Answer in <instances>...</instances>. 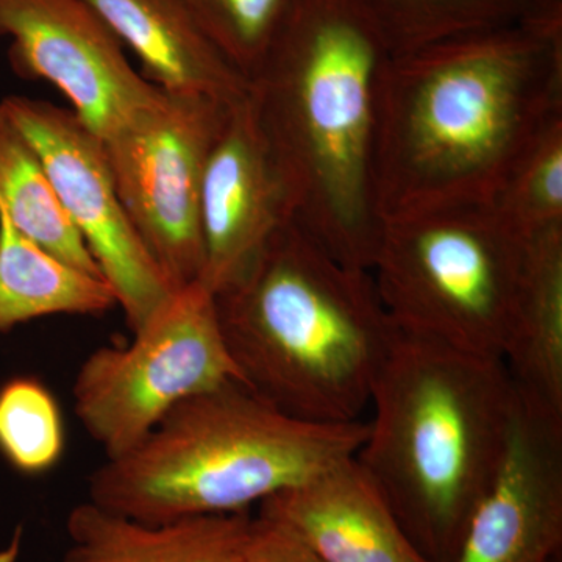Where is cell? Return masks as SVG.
Returning <instances> with one entry per match:
<instances>
[{
	"mask_svg": "<svg viewBox=\"0 0 562 562\" xmlns=\"http://www.w3.org/2000/svg\"><path fill=\"white\" fill-rule=\"evenodd\" d=\"M562 116V10L392 54L376 92L380 224L491 203Z\"/></svg>",
	"mask_w": 562,
	"mask_h": 562,
	"instance_id": "cell-1",
	"label": "cell"
},
{
	"mask_svg": "<svg viewBox=\"0 0 562 562\" xmlns=\"http://www.w3.org/2000/svg\"><path fill=\"white\" fill-rule=\"evenodd\" d=\"M392 55L366 0H299L247 94L294 220L336 260L371 272L376 92Z\"/></svg>",
	"mask_w": 562,
	"mask_h": 562,
	"instance_id": "cell-2",
	"label": "cell"
},
{
	"mask_svg": "<svg viewBox=\"0 0 562 562\" xmlns=\"http://www.w3.org/2000/svg\"><path fill=\"white\" fill-rule=\"evenodd\" d=\"M214 303L244 386L299 419L361 420L398 335L371 272L292 217Z\"/></svg>",
	"mask_w": 562,
	"mask_h": 562,
	"instance_id": "cell-3",
	"label": "cell"
},
{
	"mask_svg": "<svg viewBox=\"0 0 562 562\" xmlns=\"http://www.w3.org/2000/svg\"><path fill=\"white\" fill-rule=\"evenodd\" d=\"M355 460L428 562H452L519 409L505 364L398 330Z\"/></svg>",
	"mask_w": 562,
	"mask_h": 562,
	"instance_id": "cell-4",
	"label": "cell"
},
{
	"mask_svg": "<svg viewBox=\"0 0 562 562\" xmlns=\"http://www.w3.org/2000/svg\"><path fill=\"white\" fill-rule=\"evenodd\" d=\"M368 422L290 416L241 383L192 395L88 480V501L161 525L246 513L277 492L355 457Z\"/></svg>",
	"mask_w": 562,
	"mask_h": 562,
	"instance_id": "cell-5",
	"label": "cell"
},
{
	"mask_svg": "<svg viewBox=\"0 0 562 562\" xmlns=\"http://www.w3.org/2000/svg\"><path fill=\"white\" fill-rule=\"evenodd\" d=\"M530 255L492 203H472L383 221L371 276L398 330L503 361Z\"/></svg>",
	"mask_w": 562,
	"mask_h": 562,
	"instance_id": "cell-6",
	"label": "cell"
},
{
	"mask_svg": "<svg viewBox=\"0 0 562 562\" xmlns=\"http://www.w3.org/2000/svg\"><path fill=\"white\" fill-rule=\"evenodd\" d=\"M241 383L213 292L201 281L177 288L133 330L125 347H101L81 362L74 413L106 460L143 441L179 403Z\"/></svg>",
	"mask_w": 562,
	"mask_h": 562,
	"instance_id": "cell-7",
	"label": "cell"
},
{
	"mask_svg": "<svg viewBox=\"0 0 562 562\" xmlns=\"http://www.w3.org/2000/svg\"><path fill=\"white\" fill-rule=\"evenodd\" d=\"M231 105L158 88L101 139L122 205L172 290L201 280L203 171Z\"/></svg>",
	"mask_w": 562,
	"mask_h": 562,
	"instance_id": "cell-8",
	"label": "cell"
},
{
	"mask_svg": "<svg viewBox=\"0 0 562 562\" xmlns=\"http://www.w3.org/2000/svg\"><path fill=\"white\" fill-rule=\"evenodd\" d=\"M0 111L38 155L128 328L136 330L173 290L122 205L101 138L72 110L38 99L13 95L0 102Z\"/></svg>",
	"mask_w": 562,
	"mask_h": 562,
	"instance_id": "cell-9",
	"label": "cell"
},
{
	"mask_svg": "<svg viewBox=\"0 0 562 562\" xmlns=\"http://www.w3.org/2000/svg\"><path fill=\"white\" fill-rule=\"evenodd\" d=\"M0 36L14 70L55 85L101 139L158 90L87 0H0Z\"/></svg>",
	"mask_w": 562,
	"mask_h": 562,
	"instance_id": "cell-10",
	"label": "cell"
},
{
	"mask_svg": "<svg viewBox=\"0 0 562 562\" xmlns=\"http://www.w3.org/2000/svg\"><path fill=\"white\" fill-rule=\"evenodd\" d=\"M292 217L290 191L246 92L232 103L206 158L199 281L213 294L224 290Z\"/></svg>",
	"mask_w": 562,
	"mask_h": 562,
	"instance_id": "cell-11",
	"label": "cell"
},
{
	"mask_svg": "<svg viewBox=\"0 0 562 562\" xmlns=\"http://www.w3.org/2000/svg\"><path fill=\"white\" fill-rule=\"evenodd\" d=\"M562 554V420L519 401L508 449L452 562H553Z\"/></svg>",
	"mask_w": 562,
	"mask_h": 562,
	"instance_id": "cell-12",
	"label": "cell"
},
{
	"mask_svg": "<svg viewBox=\"0 0 562 562\" xmlns=\"http://www.w3.org/2000/svg\"><path fill=\"white\" fill-rule=\"evenodd\" d=\"M327 562H428L355 457L260 503Z\"/></svg>",
	"mask_w": 562,
	"mask_h": 562,
	"instance_id": "cell-13",
	"label": "cell"
},
{
	"mask_svg": "<svg viewBox=\"0 0 562 562\" xmlns=\"http://www.w3.org/2000/svg\"><path fill=\"white\" fill-rule=\"evenodd\" d=\"M161 90L233 103L247 80L211 43L187 0H87Z\"/></svg>",
	"mask_w": 562,
	"mask_h": 562,
	"instance_id": "cell-14",
	"label": "cell"
},
{
	"mask_svg": "<svg viewBox=\"0 0 562 562\" xmlns=\"http://www.w3.org/2000/svg\"><path fill=\"white\" fill-rule=\"evenodd\" d=\"M251 524L246 512L150 525L87 501L70 509L60 562H236Z\"/></svg>",
	"mask_w": 562,
	"mask_h": 562,
	"instance_id": "cell-15",
	"label": "cell"
},
{
	"mask_svg": "<svg viewBox=\"0 0 562 562\" xmlns=\"http://www.w3.org/2000/svg\"><path fill=\"white\" fill-rule=\"evenodd\" d=\"M503 364L527 408L562 420V228L531 239L522 303Z\"/></svg>",
	"mask_w": 562,
	"mask_h": 562,
	"instance_id": "cell-16",
	"label": "cell"
},
{
	"mask_svg": "<svg viewBox=\"0 0 562 562\" xmlns=\"http://www.w3.org/2000/svg\"><path fill=\"white\" fill-rule=\"evenodd\" d=\"M116 305L102 277L80 271L22 235L0 210V333L54 314H101Z\"/></svg>",
	"mask_w": 562,
	"mask_h": 562,
	"instance_id": "cell-17",
	"label": "cell"
},
{
	"mask_svg": "<svg viewBox=\"0 0 562 562\" xmlns=\"http://www.w3.org/2000/svg\"><path fill=\"white\" fill-rule=\"evenodd\" d=\"M0 210L22 235L44 250L80 271L102 277L87 244L63 209L38 155L2 111Z\"/></svg>",
	"mask_w": 562,
	"mask_h": 562,
	"instance_id": "cell-18",
	"label": "cell"
},
{
	"mask_svg": "<svg viewBox=\"0 0 562 562\" xmlns=\"http://www.w3.org/2000/svg\"><path fill=\"white\" fill-rule=\"evenodd\" d=\"M390 41L402 54L462 33L501 27L536 14L561 11L539 0H366Z\"/></svg>",
	"mask_w": 562,
	"mask_h": 562,
	"instance_id": "cell-19",
	"label": "cell"
},
{
	"mask_svg": "<svg viewBox=\"0 0 562 562\" xmlns=\"http://www.w3.org/2000/svg\"><path fill=\"white\" fill-rule=\"evenodd\" d=\"M491 203L527 239L562 228V116L524 151Z\"/></svg>",
	"mask_w": 562,
	"mask_h": 562,
	"instance_id": "cell-20",
	"label": "cell"
},
{
	"mask_svg": "<svg viewBox=\"0 0 562 562\" xmlns=\"http://www.w3.org/2000/svg\"><path fill=\"white\" fill-rule=\"evenodd\" d=\"M65 452L58 403L33 376H14L0 386V453L24 475L50 471Z\"/></svg>",
	"mask_w": 562,
	"mask_h": 562,
	"instance_id": "cell-21",
	"label": "cell"
},
{
	"mask_svg": "<svg viewBox=\"0 0 562 562\" xmlns=\"http://www.w3.org/2000/svg\"><path fill=\"white\" fill-rule=\"evenodd\" d=\"M299 0H187L202 31L233 68L251 79Z\"/></svg>",
	"mask_w": 562,
	"mask_h": 562,
	"instance_id": "cell-22",
	"label": "cell"
},
{
	"mask_svg": "<svg viewBox=\"0 0 562 562\" xmlns=\"http://www.w3.org/2000/svg\"><path fill=\"white\" fill-rule=\"evenodd\" d=\"M236 562H327L294 532L279 524L254 517L249 541Z\"/></svg>",
	"mask_w": 562,
	"mask_h": 562,
	"instance_id": "cell-23",
	"label": "cell"
},
{
	"mask_svg": "<svg viewBox=\"0 0 562 562\" xmlns=\"http://www.w3.org/2000/svg\"><path fill=\"white\" fill-rule=\"evenodd\" d=\"M543 7H550V9H557V7H562V0H539Z\"/></svg>",
	"mask_w": 562,
	"mask_h": 562,
	"instance_id": "cell-24",
	"label": "cell"
},
{
	"mask_svg": "<svg viewBox=\"0 0 562 562\" xmlns=\"http://www.w3.org/2000/svg\"><path fill=\"white\" fill-rule=\"evenodd\" d=\"M553 562H562V554L561 557H558L557 560H554Z\"/></svg>",
	"mask_w": 562,
	"mask_h": 562,
	"instance_id": "cell-25",
	"label": "cell"
}]
</instances>
